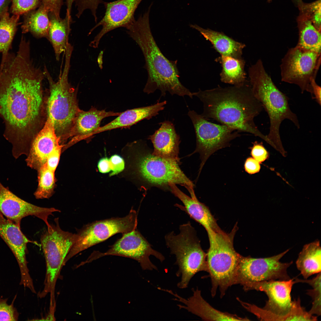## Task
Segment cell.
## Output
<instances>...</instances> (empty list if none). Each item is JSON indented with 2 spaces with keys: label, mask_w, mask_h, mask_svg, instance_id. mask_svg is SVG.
I'll list each match as a JSON object with an SVG mask.
<instances>
[{
  "label": "cell",
  "mask_w": 321,
  "mask_h": 321,
  "mask_svg": "<svg viewBox=\"0 0 321 321\" xmlns=\"http://www.w3.org/2000/svg\"><path fill=\"white\" fill-rule=\"evenodd\" d=\"M45 77L43 70L25 50L10 53L0 69V117L5 125L4 136L12 144L15 156L28 153L45 122Z\"/></svg>",
  "instance_id": "cell-1"
},
{
  "label": "cell",
  "mask_w": 321,
  "mask_h": 321,
  "mask_svg": "<svg viewBox=\"0 0 321 321\" xmlns=\"http://www.w3.org/2000/svg\"><path fill=\"white\" fill-rule=\"evenodd\" d=\"M203 103L201 114L207 120L213 119L239 132L252 133L269 143L255 125L254 119L263 108L254 95L249 81L239 86L218 87L192 93Z\"/></svg>",
  "instance_id": "cell-2"
},
{
  "label": "cell",
  "mask_w": 321,
  "mask_h": 321,
  "mask_svg": "<svg viewBox=\"0 0 321 321\" xmlns=\"http://www.w3.org/2000/svg\"><path fill=\"white\" fill-rule=\"evenodd\" d=\"M150 8L126 28L127 33L138 45L144 56V66L148 78L143 91L149 94L159 89L161 96L166 92L192 98L189 89L180 82L177 60H169L163 54L157 45L151 32L149 23Z\"/></svg>",
  "instance_id": "cell-3"
},
{
  "label": "cell",
  "mask_w": 321,
  "mask_h": 321,
  "mask_svg": "<svg viewBox=\"0 0 321 321\" xmlns=\"http://www.w3.org/2000/svg\"><path fill=\"white\" fill-rule=\"evenodd\" d=\"M248 73L253 94L267 113L270 119L269 131L267 136L274 146L281 148L279 131L282 122L289 119L299 128L297 117L290 108L288 97L275 85L261 59L250 67Z\"/></svg>",
  "instance_id": "cell-4"
},
{
  "label": "cell",
  "mask_w": 321,
  "mask_h": 321,
  "mask_svg": "<svg viewBox=\"0 0 321 321\" xmlns=\"http://www.w3.org/2000/svg\"><path fill=\"white\" fill-rule=\"evenodd\" d=\"M72 54L70 51L66 52L64 68L57 81L54 80L45 66L43 70L49 86V95L46 104V117L51 119L56 133L62 144L68 139L75 119L80 110L76 90L68 81Z\"/></svg>",
  "instance_id": "cell-5"
},
{
  "label": "cell",
  "mask_w": 321,
  "mask_h": 321,
  "mask_svg": "<svg viewBox=\"0 0 321 321\" xmlns=\"http://www.w3.org/2000/svg\"><path fill=\"white\" fill-rule=\"evenodd\" d=\"M206 231L210 244L206 260L211 281V294L214 297L218 288L222 298L229 287L236 284L241 255L234 248L233 231L227 234L221 230L215 231L209 229Z\"/></svg>",
  "instance_id": "cell-6"
},
{
  "label": "cell",
  "mask_w": 321,
  "mask_h": 321,
  "mask_svg": "<svg viewBox=\"0 0 321 321\" xmlns=\"http://www.w3.org/2000/svg\"><path fill=\"white\" fill-rule=\"evenodd\" d=\"M180 232L176 234L172 231L165 236L166 246L171 253L175 255V263L178 266L176 273L181 276L177 284L178 288H187L193 276L199 272H208L207 254L202 249L196 231L190 222L180 226Z\"/></svg>",
  "instance_id": "cell-7"
},
{
  "label": "cell",
  "mask_w": 321,
  "mask_h": 321,
  "mask_svg": "<svg viewBox=\"0 0 321 321\" xmlns=\"http://www.w3.org/2000/svg\"><path fill=\"white\" fill-rule=\"evenodd\" d=\"M43 233L40 242L45 256L46 266L45 277L43 290L37 294L40 298L50 294V301H55L56 284L63 266L64 260L77 238L76 234L62 230L58 218L54 224Z\"/></svg>",
  "instance_id": "cell-8"
},
{
  "label": "cell",
  "mask_w": 321,
  "mask_h": 321,
  "mask_svg": "<svg viewBox=\"0 0 321 321\" xmlns=\"http://www.w3.org/2000/svg\"><path fill=\"white\" fill-rule=\"evenodd\" d=\"M295 283L294 279H290L262 281L243 286L245 291L255 290L264 292L268 298L263 308L248 303L246 309L261 320H295V314L292 310L293 302L290 294Z\"/></svg>",
  "instance_id": "cell-9"
},
{
  "label": "cell",
  "mask_w": 321,
  "mask_h": 321,
  "mask_svg": "<svg viewBox=\"0 0 321 321\" xmlns=\"http://www.w3.org/2000/svg\"><path fill=\"white\" fill-rule=\"evenodd\" d=\"M137 224V213L132 209L125 217L96 221L85 225L78 231L77 239L66 257L63 265L80 252L116 234H123L136 229Z\"/></svg>",
  "instance_id": "cell-10"
},
{
  "label": "cell",
  "mask_w": 321,
  "mask_h": 321,
  "mask_svg": "<svg viewBox=\"0 0 321 321\" xmlns=\"http://www.w3.org/2000/svg\"><path fill=\"white\" fill-rule=\"evenodd\" d=\"M321 63V53L306 49L298 45L289 49L280 65L282 81L298 86L302 93L312 91L311 84L316 79Z\"/></svg>",
  "instance_id": "cell-11"
},
{
  "label": "cell",
  "mask_w": 321,
  "mask_h": 321,
  "mask_svg": "<svg viewBox=\"0 0 321 321\" xmlns=\"http://www.w3.org/2000/svg\"><path fill=\"white\" fill-rule=\"evenodd\" d=\"M179 163L147 152L140 156L137 167L141 177L150 185L169 188V184L173 183L192 192L194 185L181 170Z\"/></svg>",
  "instance_id": "cell-12"
},
{
  "label": "cell",
  "mask_w": 321,
  "mask_h": 321,
  "mask_svg": "<svg viewBox=\"0 0 321 321\" xmlns=\"http://www.w3.org/2000/svg\"><path fill=\"white\" fill-rule=\"evenodd\" d=\"M188 115L193 125L196 137V148L194 153L200 155V173L208 158L214 153L229 146L230 141L240 135L239 132L224 125L210 122L200 114L190 110Z\"/></svg>",
  "instance_id": "cell-13"
},
{
  "label": "cell",
  "mask_w": 321,
  "mask_h": 321,
  "mask_svg": "<svg viewBox=\"0 0 321 321\" xmlns=\"http://www.w3.org/2000/svg\"><path fill=\"white\" fill-rule=\"evenodd\" d=\"M105 252L94 251L86 260L89 263L106 256L114 255L132 259L138 262L143 270H157V267L150 260V256H155L161 262L165 259L160 252L154 250L151 245L136 229L122 234Z\"/></svg>",
  "instance_id": "cell-14"
},
{
  "label": "cell",
  "mask_w": 321,
  "mask_h": 321,
  "mask_svg": "<svg viewBox=\"0 0 321 321\" xmlns=\"http://www.w3.org/2000/svg\"><path fill=\"white\" fill-rule=\"evenodd\" d=\"M264 258H253L240 256L237 271L236 284L243 286L255 282L290 279L287 269L293 262L282 263L280 260L289 251Z\"/></svg>",
  "instance_id": "cell-15"
},
{
  "label": "cell",
  "mask_w": 321,
  "mask_h": 321,
  "mask_svg": "<svg viewBox=\"0 0 321 321\" xmlns=\"http://www.w3.org/2000/svg\"><path fill=\"white\" fill-rule=\"evenodd\" d=\"M142 0H117L104 2L106 11L102 19L90 30L89 34L97 28L101 26L99 32L89 44L94 48L98 47L100 41L107 33L115 29L127 28L135 21L134 13Z\"/></svg>",
  "instance_id": "cell-16"
},
{
  "label": "cell",
  "mask_w": 321,
  "mask_h": 321,
  "mask_svg": "<svg viewBox=\"0 0 321 321\" xmlns=\"http://www.w3.org/2000/svg\"><path fill=\"white\" fill-rule=\"evenodd\" d=\"M0 212L7 218L20 226L23 218L29 215L35 216L43 220L48 229L51 227L48 221L49 216L60 211L54 207H41L29 203L16 196L0 182Z\"/></svg>",
  "instance_id": "cell-17"
},
{
  "label": "cell",
  "mask_w": 321,
  "mask_h": 321,
  "mask_svg": "<svg viewBox=\"0 0 321 321\" xmlns=\"http://www.w3.org/2000/svg\"><path fill=\"white\" fill-rule=\"evenodd\" d=\"M0 236L9 246L17 261L21 275L20 284L33 289L34 287L26 258L27 244L33 242L23 233L20 226L5 218L0 212Z\"/></svg>",
  "instance_id": "cell-18"
},
{
  "label": "cell",
  "mask_w": 321,
  "mask_h": 321,
  "mask_svg": "<svg viewBox=\"0 0 321 321\" xmlns=\"http://www.w3.org/2000/svg\"><path fill=\"white\" fill-rule=\"evenodd\" d=\"M64 145L56 134L51 119L47 117L42 128L31 142L25 159L28 166L36 170L46 162L49 156L56 149Z\"/></svg>",
  "instance_id": "cell-19"
},
{
  "label": "cell",
  "mask_w": 321,
  "mask_h": 321,
  "mask_svg": "<svg viewBox=\"0 0 321 321\" xmlns=\"http://www.w3.org/2000/svg\"><path fill=\"white\" fill-rule=\"evenodd\" d=\"M121 113L107 111L105 110H99L94 107L87 111L80 109L76 116L69 135L68 139H70L64 145L62 150H65L83 139L90 138L100 127L101 122L103 119L118 116Z\"/></svg>",
  "instance_id": "cell-20"
},
{
  "label": "cell",
  "mask_w": 321,
  "mask_h": 321,
  "mask_svg": "<svg viewBox=\"0 0 321 321\" xmlns=\"http://www.w3.org/2000/svg\"><path fill=\"white\" fill-rule=\"evenodd\" d=\"M161 290L167 292L173 295V300L180 302L183 305L177 306L180 309H184L202 320L210 321H248L246 317H241L235 314L223 312L215 309L207 302L201 295V291L198 288L192 289L193 295L187 299L183 298L176 293L167 289L160 288Z\"/></svg>",
  "instance_id": "cell-21"
},
{
  "label": "cell",
  "mask_w": 321,
  "mask_h": 321,
  "mask_svg": "<svg viewBox=\"0 0 321 321\" xmlns=\"http://www.w3.org/2000/svg\"><path fill=\"white\" fill-rule=\"evenodd\" d=\"M160 124V128L148 137L153 146L152 153L158 156L174 160L180 163L179 136L171 122L166 121Z\"/></svg>",
  "instance_id": "cell-22"
},
{
  "label": "cell",
  "mask_w": 321,
  "mask_h": 321,
  "mask_svg": "<svg viewBox=\"0 0 321 321\" xmlns=\"http://www.w3.org/2000/svg\"><path fill=\"white\" fill-rule=\"evenodd\" d=\"M171 192L183 203L184 206H179L190 217L201 224L206 230L214 231L221 230L208 208L199 201L196 196L190 197L187 195L173 183L169 184Z\"/></svg>",
  "instance_id": "cell-23"
},
{
  "label": "cell",
  "mask_w": 321,
  "mask_h": 321,
  "mask_svg": "<svg viewBox=\"0 0 321 321\" xmlns=\"http://www.w3.org/2000/svg\"><path fill=\"white\" fill-rule=\"evenodd\" d=\"M167 102L165 100L149 106L128 110L121 112L111 122L100 127L94 135L118 128H128L144 119H150L163 110Z\"/></svg>",
  "instance_id": "cell-24"
},
{
  "label": "cell",
  "mask_w": 321,
  "mask_h": 321,
  "mask_svg": "<svg viewBox=\"0 0 321 321\" xmlns=\"http://www.w3.org/2000/svg\"><path fill=\"white\" fill-rule=\"evenodd\" d=\"M190 26L209 40L221 55L242 57L243 50L246 46L245 44L235 41L221 32L204 29L196 24H191Z\"/></svg>",
  "instance_id": "cell-25"
},
{
  "label": "cell",
  "mask_w": 321,
  "mask_h": 321,
  "mask_svg": "<svg viewBox=\"0 0 321 321\" xmlns=\"http://www.w3.org/2000/svg\"><path fill=\"white\" fill-rule=\"evenodd\" d=\"M48 16L50 24L47 39L52 45L56 60L59 61L69 43L70 25L73 21L72 18L66 15L63 19L50 13Z\"/></svg>",
  "instance_id": "cell-26"
},
{
  "label": "cell",
  "mask_w": 321,
  "mask_h": 321,
  "mask_svg": "<svg viewBox=\"0 0 321 321\" xmlns=\"http://www.w3.org/2000/svg\"><path fill=\"white\" fill-rule=\"evenodd\" d=\"M321 249L319 240L305 245L296 261L298 269L303 278L321 272Z\"/></svg>",
  "instance_id": "cell-27"
},
{
  "label": "cell",
  "mask_w": 321,
  "mask_h": 321,
  "mask_svg": "<svg viewBox=\"0 0 321 321\" xmlns=\"http://www.w3.org/2000/svg\"><path fill=\"white\" fill-rule=\"evenodd\" d=\"M50 24L48 12L41 4L37 10L23 15L21 26L22 33H31L37 38H47Z\"/></svg>",
  "instance_id": "cell-28"
},
{
  "label": "cell",
  "mask_w": 321,
  "mask_h": 321,
  "mask_svg": "<svg viewBox=\"0 0 321 321\" xmlns=\"http://www.w3.org/2000/svg\"><path fill=\"white\" fill-rule=\"evenodd\" d=\"M215 60L221 65L222 70L220 76L222 82L234 86H239L246 81V74L244 70L245 62L242 57L221 55Z\"/></svg>",
  "instance_id": "cell-29"
},
{
  "label": "cell",
  "mask_w": 321,
  "mask_h": 321,
  "mask_svg": "<svg viewBox=\"0 0 321 321\" xmlns=\"http://www.w3.org/2000/svg\"><path fill=\"white\" fill-rule=\"evenodd\" d=\"M20 15H13L10 16L8 10L4 11L0 16V54L2 59L0 68L2 67L12 48L13 39L20 24Z\"/></svg>",
  "instance_id": "cell-30"
},
{
  "label": "cell",
  "mask_w": 321,
  "mask_h": 321,
  "mask_svg": "<svg viewBox=\"0 0 321 321\" xmlns=\"http://www.w3.org/2000/svg\"><path fill=\"white\" fill-rule=\"evenodd\" d=\"M298 26L299 39L297 45L306 49L321 53V31L301 13L298 19Z\"/></svg>",
  "instance_id": "cell-31"
},
{
  "label": "cell",
  "mask_w": 321,
  "mask_h": 321,
  "mask_svg": "<svg viewBox=\"0 0 321 321\" xmlns=\"http://www.w3.org/2000/svg\"><path fill=\"white\" fill-rule=\"evenodd\" d=\"M38 185L34 193L37 199H48L54 192L56 181L55 171L45 164L37 170Z\"/></svg>",
  "instance_id": "cell-32"
},
{
  "label": "cell",
  "mask_w": 321,
  "mask_h": 321,
  "mask_svg": "<svg viewBox=\"0 0 321 321\" xmlns=\"http://www.w3.org/2000/svg\"><path fill=\"white\" fill-rule=\"evenodd\" d=\"M321 276L320 272L311 279H301L296 278L294 280L295 283H306L312 287V289L307 290L306 293L312 298V307L308 312L312 315H321Z\"/></svg>",
  "instance_id": "cell-33"
},
{
  "label": "cell",
  "mask_w": 321,
  "mask_h": 321,
  "mask_svg": "<svg viewBox=\"0 0 321 321\" xmlns=\"http://www.w3.org/2000/svg\"><path fill=\"white\" fill-rule=\"evenodd\" d=\"M301 13L311 21L315 28L321 31V1L318 0L309 4L299 3Z\"/></svg>",
  "instance_id": "cell-34"
},
{
  "label": "cell",
  "mask_w": 321,
  "mask_h": 321,
  "mask_svg": "<svg viewBox=\"0 0 321 321\" xmlns=\"http://www.w3.org/2000/svg\"><path fill=\"white\" fill-rule=\"evenodd\" d=\"M10 12L13 15H20L39 7L40 0H11Z\"/></svg>",
  "instance_id": "cell-35"
},
{
  "label": "cell",
  "mask_w": 321,
  "mask_h": 321,
  "mask_svg": "<svg viewBox=\"0 0 321 321\" xmlns=\"http://www.w3.org/2000/svg\"><path fill=\"white\" fill-rule=\"evenodd\" d=\"M16 296V295L10 305L7 303L8 298H0V321L18 320L19 313L14 305Z\"/></svg>",
  "instance_id": "cell-36"
},
{
  "label": "cell",
  "mask_w": 321,
  "mask_h": 321,
  "mask_svg": "<svg viewBox=\"0 0 321 321\" xmlns=\"http://www.w3.org/2000/svg\"><path fill=\"white\" fill-rule=\"evenodd\" d=\"M250 147L251 154L253 158L259 163L264 161L268 157V153L262 143L255 141Z\"/></svg>",
  "instance_id": "cell-37"
},
{
  "label": "cell",
  "mask_w": 321,
  "mask_h": 321,
  "mask_svg": "<svg viewBox=\"0 0 321 321\" xmlns=\"http://www.w3.org/2000/svg\"><path fill=\"white\" fill-rule=\"evenodd\" d=\"M41 4L48 11L49 13L60 18L61 9L63 3V0H40Z\"/></svg>",
  "instance_id": "cell-38"
},
{
  "label": "cell",
  "mask_w": 321,
  "mask_h": 321,
  "mask_svg": "<svg viewBox=\"0 0 321 321\" xmlns=\"http://www.w3.org/2000/svg\"><path fill=\"white\" fill-rule=\"evenodd\" d=\"M111 170L112 172L110 176L117 174L122 171L125 168V162L123 159L120 155L115 154L109 159Z\"/></svg>",
  "instance_id": "cell-39"
},
{
  "label": "cell",
  "mask_w": 321,
  "mask_h": 321,
  "mask_svg": "<svg viewBox=\"0 0 321 321\" xmlns=\"http://www.w3.org/2000/svg\"><path fill=\"white\" fill-rule=\"evenodd\" d=\"M244 168L247 173L253 174L259 171L260 166L259 163L253 158L248 157L245 161Z\"/></svg>",
  "instance_id": "cell-40"
},
{
  "label": "cell",
  "mask_w": 321,
  "mask_h": 321,
  "mask_svg": "<svg viewBox=\"0 0 321 321\" xmlns=\"http://www.w3.org/2000/svg\"><path fill=\"white\" fill-rule=\"evenodd\" d=\"M311 84L312 91V97L320 105L321 104V88L316 83L315 79H312Z\"/></svg>",
  "instance_id": "cell-41"
},
{
  "label": "cell",
  "mask_w": 321,
  "mask_h": 321,
  "mask_svg": "<svg viewBox=\"0 0 321 321\" xmlns=\"http://www.w3.org/2000/svg\"><path fill=\"white\" fill-rule=\"evenodd\" d=\"M97 167L99 172L102 173H108L111 171L109 159L107 157L103 158L99 160Z\"/></svg>",
  "instance_id": "cell-42"
},
{
  "label": "cell",
  "mask_w": 321,
  "mask_h": 321,
  "mask_svg": "<svg viewBox=\"0 0 321 321\" xmlns=\"http://www.w3.org/2000/svg\"><path fill=\"white\" fill-rule=\"evenodd\" d=\"M11 0H0V16L4 11L8 10Z\"/></svg>",
  "instance_id": "cell-43"
},
{
  "label": "cell",
  "mask_w": 321,
  "mask_h": 321,
  "mask_svg": "<svg viewBox=\"0 0 321 321\" xmlns=\"http://www.w3.org/2000/svg\"><path fill=\"white\" fill-rule=\"evenodd\" d=\"M75 0H66L67 12L69 13H71L72 5Z\"/></svg>",
  "instance_id": "cell-44"
},
{
  "label": "cell",
  "mask_w": 321,
  "mask_h": 321,
  "mask_svg": "<svg viewBox=\"0 0 321 321\" xmlns=\"http://www.w3.org/2000/svg\"><path fill=\"white\" fill-rule=\"evenodd\" d=\"M295 1L298 2V3L300 1V0H294Z\"/></svg>",
  "instance_id": "cell-45"
},
{
  "label": "cell",
  "mask_w": 321,
  "mask_h": 321,
  "mask_svg": "<svg viewBox=\"0 0 321 321\" xmlns=\"http://www.w3.org/2000/svg\"><path fill=\"white\" fill-rule=\"evenodd\" d=\"M268 0L269 1H271V0Z\"/></svg>",
  "instance_id": "cell-46"
}]
</instances>
